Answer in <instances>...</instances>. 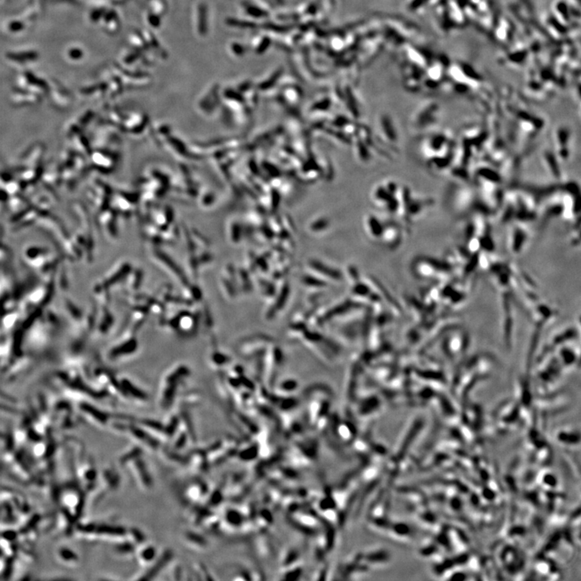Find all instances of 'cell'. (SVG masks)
<instances>
[{"instance_id": "1", "label": "cell", "mask_w": 581, "mask_h": 581, "mask_svg": "<svg viewBox=\"0 0 581 581\" xmlns=\"http://www.w3.org/2000/svg\"><path fill=\"white\" fill-rule=\"evenodd\" d=\"M512 226L513 227L508 231V246H511L512 250L516 253V251H519L524 245L526 240L529 238V234L522 224H513Z\"/></svg>"}]
</instances>
